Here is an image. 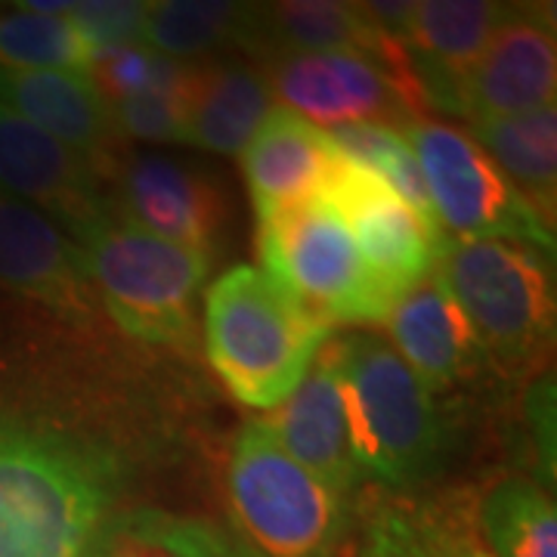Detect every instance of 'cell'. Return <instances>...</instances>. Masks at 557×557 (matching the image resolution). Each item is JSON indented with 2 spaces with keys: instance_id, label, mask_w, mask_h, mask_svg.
I'll list each match as a JSON object with an SVG mask.
<instances>
[{
  "instance_id": "1",
  "label": "cell",
  "mask_w": 557,
  "mask_h": 557,
  "mask_svg": "<svg viewBox=\"0 0 557 557\" xmlns=\"http://www.w3.org/2000/svg\"><path fill=\"white\" fill-rule=\"evenodd\" d=\"M119 490L94 443L0 421V557H75Z\"/></svg>"
},
{
  "instance_id": "2",
  "label": "cell",
  "mask_w": 557,
  "mask_h": 557,
  "mask_svg": "<svg viewBox=\"0 0 557 557\" xmlns=\"http://www.w3.org/2000/svg\"><path fill=\"white\" fill-rule=\"evenodd\" d=\"M329 338L332 322L307 310L258 267H236L208 288V359L233 397L251 409H278Z\"/></svg>"
},
{
  "instance_id": "3",
  "label": "cell",
  "mask_w": 557,
  "mask_h": 557,
  "mask_svg": "<svg viewBox=\"0 0 557 557\" xmlns=\"http://www.w3.org/2000/svg\"><path fill=\"white\" fill-rule=\"evenodd\" d=\"M94 292L131 338L186 347L196 335V298L211 255L159 239L119 214H106L78 236Z\"/></svg>"
},
{
  "instance_id": "4",
  "label": "cell",
  "mask_w": 557,
  "mask_h": 557,
  "mask_svg": "<svg viewBox=\"0 0 557 557\" xmlns=\"http://www.w3.org/2000/svg\"><path fill=\"white\" fill-rule=\"evenodd\" d=\"M434 270L474 329L483 357L511 379L548 354L555 285L545 255L496 239H446Z\"/></svg>"
},
{
  "instance_id": "5",
  "label": "cell",
  "mask_w": 557,
  "mask_h": 557,
  "mask_svg": "<svg viewBox=\"0 0 557 557\" xmlns=\"http://www.w3.org/2000/svg\"><path fill=\"white\" fill-rule=\"evenodd\" d=\"M325 347L347 399L359 471L387 486L421 478L440 449L437 406L428 387L379 335L329 338Z\"/></svg>"
},
{
  "instance_id": "6",
  "label": "cell",
  "mask_w": 557,
  "mask_h": 557,
  "mask_svg": "<svg viewBox=\"0 0 557 557\" xmlns=\"http://www.w3.org/2000/svg\"><path fill=\"white\" fill-rule=\"evenodd\" d=\"M263 273L325 322H387L397 300L359 255L350 226L332 201L313 199L258 218Z\"/></svg>"
},
{
  "instance_id": "7",
  "label": "cell",
  "mask_w": 557,
  "mask_h": 557,
  "mask_svg": "<svg viewBox=\"0 0 557 557\" xmlns=\"http://www.w3.org/2000/svg\"><path fill=\"white\" fill-rule=\"evenodd\" d=\"M230 505L270 557H325L341 533V498L285 453L263 418L248 421L230 453Z\"/></svg>"
},
{
  "instance_id": "8",
  "label": "cell",
  "mask_w": 557,
  "mask_h": 557,
  "mask_svg": "<svg viewBox=\"0 0 557 557\" xmlns=\"http://www.w3.org/2000/svg\"><path fill=\"white\" fill-rule=\"evenodd\" d=\"M428 183L431 208L446 239H496L555 251V233L527 205L468 131L421 115L399 127Z\"/></svg>"
},
{
  "instance_id": "9",
  "label": "cell",
  "mask_w": 557,
  "mask_h": 557,
  "mask_svg": "<svg viewBox=\"0 0 557 557\" xmlns=\"http://www.w3.org/2000/svg\"><path fill=\"white\" fill-rule=\"evenodd\" d=\"M273 102L313 124H391L421 119L424 102L418 97L409 69L359 57V53H276L267 57Z\"/></svg>"
},
{
  "instance_id": "10",
  "label": "cell",
  "mask_w": 557,
  "mask_h": 557,
  "mask_svg": "<svg viewBox=\"0 0 557 557\" xmlns=\"http://www.w3.org/2000/svg\"><path fill=\"white\" fill-rule=\"evenodd\" d=\"M0 193L81 236L112 211L90 161L0 102Z\"/></svg>"
},
{
  "instance_id": "11",
  "label": "cell",
  "mask_w": 557,
  "mask_h": 557,
  "mask_svg": "<svg viewBox=\"0 0 557 557\" xmlns=\"http://www.w3.org/2000/svg\"><path fill=\"white\" fill-rule=\"evenodd\" d=\"M322 199L338 208L369 273L394 300L434 270L446 245L443 230L424 223L381 180L344 161Z\"/></svg>"
},
{
  "instance_id": "12",
  "label": "cell",
  "mask_w": 557,
  "mask_h": 557,
  "mask_svg": "<svg viewBox=\"0 0 557 557\" xmlns=\"http://www.w3.org/2000/svg\"><path fill=\"white\" fill-rule=\"evenodd\" d=\"M557 40L552 7H511L461 84L458 115L474 121L555 106Z\"/></svg>"
},
{
  "instance_id": "13",
  "label": "cell",
  "mask_w": 557,
  "mask_h": 557,
  "mask_svg": "<svg viewBox=\"0 0 557 557\" xmlns=\"http://www.w3.org/2000/svg\"><path fill=\"white\" fill-rule=\"evenodd\" d=\"M511 7L490 0H421L409 13L394 40L403 50L409 78L424 109H461V84L474 69L490 38L496 35Z\"/></svg>"
},
{
  "instance_id": "14",
  "label": "cell",
  "mask_w": 557,
  "mask_h": 557,
  "mask_svg": "<svg viewBox=\"0 0 557 557\" xmlns=\"http://www.w3.org/2000/svg\"><path fill=\"white\" fill-rule=\"evenodd\" d=\"M0 292L35 300L53 313L94 319V282L78 242L38 208L0 193Z\"/></svg>"
},
{
  "instance_id": "15",
  "label": "cell",
  "mask_w": 557,
  "mask_h": 557,
  "mask_svg": "<svg viewBox=\"0 0 557 557\" xmlns=\"http://www.w3.org/2000/svg\"><path fill=\"white\" fill-rule=\"evenodd\" d=\"M119 208L112 214L159 239L214 255L226 218L211 180L164 156H131L119 164Z\"/></svg>"
},
{
  "instance_id": "16",
  "label": "cell",
  "mask_w": 557,
  "mask_h": 557,
  "mask_svg": "<svg viewBox=\"0 0 557 557\" xmlns=\"http://www.w3.org/2000/svg\"><path fill=\"white\" fill-rule=\"evenodd\" d=\"M0 102L84 156L102 180H115L124 161V137L109 100L84 72L0 69Z\"/></svg>"
},
{
  "instance_id": "17",
  "label": "cell",
  "mask_w": 557,
  "mask_h": 557,
  "mask_svg": "<svg viewBox=\"0 0 557 557\" xmlns=\"http://www.w3.org/2000/svg\"><path fill=\"white\" fill-rule=\"evenodd\" d=\"M263 421L285 446V453L298 458L310 474H317L338 496L357 483L359 465L354 456L347 399L329 347L319 350L295 394Z\"/></svg>"
},
{
  "instance_id": "18",
  "label": "cell",
  "mask_w": 557,
  "mask_h": 557,
  "mask_svg": "<svg viewBox=\"0 0 557 557\" xmlns=\"http://www.w3.org/2000/svg\"><path fill=\"white\" fill-rule=\"evenodd\" d=\"M391 347L412 369L428 394L449 391L483 366L471 322L458 310L437 270L416 282L387 317Z\"/></svg>"
},
{
  "instance_id": "19",
  "label": "cell",
  "mask_w": 557,
  "mask_h": 557,
  "mask_svg": "<svg viewBox=\"0 0 557 557\" xmlns=\"http://www.w3.org/2000/svg\"><path fill=\"white\" fill-rule=\"evenodd\" d=\"M344 159L329 134L288 109H273L242 152L258 218L322 199Z\"/></svg>"
},
{
  "instance_id": "20",
  "label": "cell",
  "mask_w": 557,
  "mask_h": 557,
  "mask_svg": "<svg viewBox=\"0 0 557 557\" xmlns=\"http://www.w3.org/2000/svg\"><path fill=\"white\" fill-rule=\"evenodd\" d=\"M245 44L260 60L276 53H359L406 69L399 44L369 16L366 3L285 0L251 7Z\"/></svg>"
},
{
  "instance_id": "21",
  "label": "cell",
  "mask_w": 557,
  "mask_h": 557,
  "mask_svg": "<svg viewBox=\"0 0 557 557\" xmlns=\"http://www.w3.org/2000/svg\"><path fill=\"white\" fill-rule=\"evenodd\" d=\"M276 109L267 75L248 62H199L189 143L218 156H242Z\"/></svg>"
},
{
  "instance_id": "22",
  "label": "cell",
  "mask_w": 557,
  "mask_h": 557,
  "mask_svg": "<svg viewBox=\"0 0 557 557\" xmlns=\"http://www.w3.org/2000/svg\"><path fill=\"white\" fill-rule=\"evenodd\" d=\"M366 557H490L474 508L456 496L394 498L366 533Z\"/></svg>"
},
{
  "instance_id": "23",
  "label": "cell",
  "mask_w": 557,
  "mask_h": 557,
  "mask_svg": "<svg viewBox=\"0 0 557 557\" xmlns=\"http://www.w3.org/2000/svg\"><path fill=\"white\" fill-rule=\"evenodd\" d=\"M478 146L496 161L508 183L548 226L557 205V112L555 106L527 115L474 121Z\"/></svg>"
},
{
  "instance_id": "24",
  "label": "cell",
  "mask_w": 557,
  "mask_h": 557,
  "mask_svg": "<svg viewBox=\"0 0 557 557\" xmlns=\"http://www.w3.org/2000/svg\"><path fill=\"white\" fill-rule=\"evenodd\" d=\"M474 520L490 557H557L555 502L533 480L496 483L480 498Z\"/></svg>"
},
{
  "instance_id": "25",
  "label": "cell",
  "mask_w": 557,
  "mask_h": 557,
  "mask_svg": "<svg viewBox=\"0 0 557 557\" xmlns=\"http://www.w3.org/2000/svg\"><path fill=\"white\" fill-rule=\"evenodd\" d=\"M251 7L230 0H152L146 13V47L171 60L199 62L248 32Z\"/></svg>"
},
{
  "instance_id": "26",
  "label": "cell",
  "mask_w": 557,
  "mask_h": 557,
  "mask_svg": "<svg viewBox=\"0 0 557 557\" xmlns=\"http://www.w3.org/2000/svg\"><path fill=\"white\" fill-rule=\"evenodd\" d=\"M332 146L338 149V156L347 164H354L359 171L372 174L381 180L387 189H394L399 199L406 201L418 218L431 226L440 223L431 208V196H428V183L418 168L416 152L409 146L406 134L391 124H372V121H359V124H338L325 131Z\"/></svg>"
},
{
  "instance_id": "27",
  "label": "cell",
  "mask_w": 557,
  "mask_h": 557,
  "mask_svg": "<svg viewBox=\"0 0 557 557\" xmlns=\"http://www.w3.org/2000/svg\"><path fill=\"white\" fill-rule=\"evenodd\" d=\"M97 47L69 16L32 10L0 13V69L10 72H84Z\"/></svg>"
},
{
  "instance_id": "28",
  "label": "cell",
  "mask_w": 557,
  "mask_h": 557,
  "mask_svg": "<svg viewBox=\"0 0 557 557\" xmlns=\"http://www.w3.org/2000/svg\"><path fill=\"white\" fill-rule=\"evenodd\" d=\"M87 78L102 97L112 102L152 97V94H177L193 97L199 62L171 60L146 44H127V47H100L90 60Z\"/></svg>"
},
{
  "instance_id": "29",
  "label": "cell",
  "mask_w": 557,
  "mask_h": 557,
  "mask_svg": "<svg viewBox=\"0 0 557 557\" xmlns=\"http://www.w3.org/2000/svg\"><path fill=\"white\" fill-rule=\"evenodd\" d=\"M115 557H230L211 523L159 508L112 520Z\"/></svg>"
},
{
  "instance_id": "30",
  "label": "cell",
  "mask_w": 557,
  "mask_h": 557,
  "mask_svg": "<svg viewBox=\"0 0 557 557\" xmlns=\"http://www.w3.org/2000/svg\"><path fill=\"white\" fill-rule=\"evenodd\" d=\"M112 115L121 137L146 143H189L193 97L152 94L137 100L112 102Z\"/></svg>"
},
{
  "instance_id": "31",
  "label": "cell",
  "mask_w": 557,
  "mask_h": 557,
  "mask_svg": "<svg viewBox=\"0 0 557 557\" xmlns=\"http://www.w3.org/2000/svg\"><path fill=\"white\" fill-rule=\"evenodd\" d=\"M146 13L149 3L137 0H78L65 10V16L97 50L146 44Z\"/></svg>"
},
{
  "instance_id": "32",
  "label": "cell",
  "mask_w": 557,
  "mask_h": 557,
  "mask_svg": "<svg viewBox=\"0 0 557 557\" xmlns=\"http://www.w3.org/2000/svg\"><path fill=\"white\" fill-rule=\"evenodd\" d=\"M75 557H115V545H112V520L102 523L100 530L87 539V545H84Z\"/></svg>"
}]
</instances>
